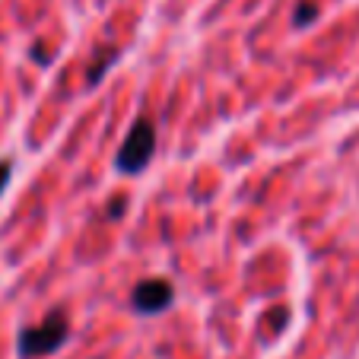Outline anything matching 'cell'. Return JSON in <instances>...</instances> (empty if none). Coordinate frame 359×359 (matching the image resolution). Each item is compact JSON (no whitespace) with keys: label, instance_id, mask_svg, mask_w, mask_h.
Here are the masks:
<instances>
[{"label":"cell","instance_id":"3","mask_svg":"<svg viewBox=\"0 0 359 359\" xmlns=\"http://www.w3.org/2000/svg\"><path fill=\"white\" fill-rule=\"evenodd\" d=\"M172 299H175V286L169 280H143L134 290V309L140 315H153L169 309Z\"/></svg>","mask_w":359,"mask_h":359},{"label":"cell","instance_id":"4","mask_svg":"<svg viewBox=\"0 0 359 359\" xmlns=\"http://www.w3.org/2000/svg\"><path fill=\"white\" fill-rule=\"evenodd\" d=\"M315 20H318V7H315V4H299L292 22H296V26H305V22H315Z\"/></svg>","mask_w":359,"mask_h":359},{"label":"cell","instance_id":"2","mask_svg":"<svg viewBox=\"0 0 359 359\" xmlns=\"http://www.w3.org/2000/svg\"><path fill=\"white\" fill-rule=\"evenodd\" d=\"M70 334V325H67V315L64 312H51L41 325L35 327H26L20 334V356L22 359H39V356H48L55 353L57 346H64Z\"/></svg>","mask_w":359,"mask_h":359},{"label":"cell","instance_id":"5","mask_svg":"<svg viewBox=\"0 0 359 359\" xmlns=\"http://www.w3.org/2000/svg\"><path fill=\"white\" fill-rule=\"evenodd\" d=\"M10 175H13V163H0V194H4V188H7V182H10Z\"/></svg>","mask_w":359,"mask_h":359},{"label":"cell","instance_id":"1","mask_svg":"<svg viewBox=\"0 0 359 359\" xmlns=\"http://www.w3.org/2000/svg\"><path fill=\"white\" fill-rule=\"evenodd\" d=\"M153 149H156V124L149 118H137L134 128L128 130V140L118 149V172L140 175L153 159Z\"/></svg>","mask_w":359,"mask_h":359}]
</instances>
